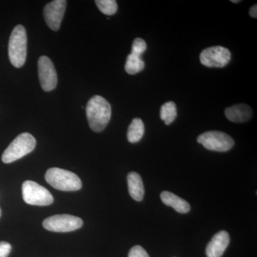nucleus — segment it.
I'll return each instance as SVG.
<instances>
[{
    "label": "nucleus",
    "mask_w": 257,
    "mask_h": 257,
    "mask_svg": "<svg viewBox=\"0 0 257 257\" xmlns=\"http://www.w3.org/2000/svg\"><path fill=\"white\" fill-rule=\"evenodd\" d=\"M66 8L67 1L65 0H55L51 2L45 7L43 11L44 18L47 26L51 30L53 31L60 30Z\"/></svg>",
    "instance_id": "nucleus-10"
},
{
    "label": "nucleus",
    "mask_w": 257,
    "mask_h": 257,
    "mask_svg": "<svg viewBox=\"0 0 257 257\" xmlns=\"http://www.w3.org/2000/svg\"><path fill=\"white\" fill-rule=\"evenodd\" d=\"M162 202L169 207H172L177 212L181 214H186L190 211V204L187 201L178 197L176 194L170 192H162L160 195Z\"/></svg>",
    "instance_id": "nucleus-13"
},
{
    "label": "nucleus",
    "mask_w": 257,
    "mask_h": 257,
    "mask_svg": "<svg viewBox=\"0 0 257 257\" xmlns=\"http://www.w3.org/2000/svg\"><path fill=\"white\" fill-rule=\"evenodd\" d=\"M145 62L142 60L141 57L130 53L126 58L125 70L128 74L133 75L142 72L145 68Z\"/></svg>",
    "instance_id": "nucleus-16"
},
{
    "label": "nucleus",
    "mask_w": 257,
    "mask_h": 257,
    "mask_svg": "<svg viewBox=\"0 0 257 257\" xmlns=\"http://www.w3.org/2000/svg\"><path fill=\"white\" fill-rule=\"evenodd\" d=\"M231 57V52L228 49L221 46L211 47L202 51L200 62L205 67L221 68L227 65Z\"/></svg>",
    "instance_id": "nucleus-8"
},
{
    "label": "nucleus",
    "mask_w": 257,
    "mask_h": 257,
    "mask_svg": "<svg viewBox=\"0 0 257 257\" xmlns=\"http://www.w3.org/2000/svg\"><path fill=\"white\" fill-rule=\"evenodd\" d=\"M230 236L226 231L216 233L207 244L206 254L207 257H221L229 246Z\"/></svg>",
    "instance_id": "nucleus-11"
},
{
    "label": "nucleus",
    "mask_w": 257,
    "mask_h": 257,
    "mask_svg": "<svg viewBox=\"0 0 257 257\" xmlns=\"http://www.w3.org/2000/svg\"><path fill=\"white\" fill-rule=\"evenodd\" d=\"M197 142L207 150L215 152L229 151L234 145V140L229 135L219 131L203 133L198 137Z\"/></svg>",
    "instance_id": "nucleus-6"
},
{
    "label": "nucleus",
    "mask_w": 257,
    "mask_h": 257,
    "mask_svg": "<svg viewBox=\"0 0 257 257\" xmlns=\"http://www.w3.org/2000/svg\"><path fill=\"white\" fill-rule=\"evenodd\" d=\"M252 114L251 108L245 104H236L225 109L226 118L235 123L246 122L251 119Z\"/></svg>",
    "instance_id": "nucleus-12"
},
{
    "label": "nucleus",
    "mask_w": 257,
    "mask_h": 257,
    "mask_svg": "<svg viewBox=\"0 0 257 257\" xmlns=\"http://www.w3.org/2000/svg\"><path fill=\"white\" fill-rule=\"evenodd\" d=\"M23 199L30 205L48 206L54 202V197L46 188L33 181H25L23 184Z\"/></svg>",
    "instance_id": "nucleus-5"
},
{
    "label": "nucleus",
    "mask_w": 257,
    "mask_h": 257,
    "mask_svg": "<svg viewBox=\"0 0 257 257\" xmlns=\"http://www.w3.org/2000/svg\"><path fill=\"white\" fill-rule=\"evenodd\" d=\"M95 3L103 14L113 15L117 12V3L115 0H96Z\"/></svg>",
    "instance_id": "nucleus-18"
},
{
    "label": "nucleus",
    "mask_w": 257,
    "mask_h": 257,
    "mask_svg": "<svg viewBox=\"0 0 257 257\" xmlns=\"http://www.w3.org/2000/svg\"><path fill=\"white\" fill-rule=\"evenodd\" d=\"M86 114L90 128L95 133H100L110 121V104L102 96H94L88 101Z\"/></svg>",
    "instance_id": "nucleus-1"
},
{
    "label": "nucleus",
    "mask_w": 257,
    "mask_h": 257,
    "mask_svg": "<svg viewBox=\"0 0 257 257\" xmlns=\"http://www.w3.org/2000/svg\"><path fill=\"white\" fill-rule=\"evenodd\" d=\"M240 1H234V0H232V1H231V3H239Z\"/></svg>",
    "instance_id": "nucleus-23"
},
{
    "label": "nucleus",
    "mask_w": 257,
    "mask_h": 257,
    "mask_svg": "<svg viewBox=\"0 0 257 257\" xmlns=\"http://www.w3.org/2000/svg\"><path fill=\"white\" fill-rule=\"evenodd\" d=\"M81 218L69 214H57L47 218L43 221V226L54 232H70L82 227Z\"/></svg>",
    "instance_id": "nucleus-7"
},
{
    "label": "nucleus",
    "mask_w": 257,
    "mask_h": 257,
    "mask_svg": "<svg viewBox=\"0 0 257 257\" xmlns=\"http://www.w3.org/2000/svg\"><path fill=\"white\" fill-rule=\"evenodd\" d=\"M38 74L40 85L45 92L54 90L57 87V74L53 62L47 56L38 60Z\"/></svg>",
    "instance_id": "nucleus-9"
},
{
    "label": "nucleus",
    "mask_w": 257,
    "mask_h": 257,
    "mask_svg": "<svg viewBox=\"0 0 257 257\" xmlns=\"http://www.w3.org/2000/svg\"><path fill=\"white\" fill-rule=\"evenodd\" d=\"M128 193L135 201L141 202L145 196V187L141 176L137 172H130L127 176Z\"/></svg>",
    "instance_id": "nucleus-14"
},
{
    "label": "nucleus",
    "mask_w": 257,
    "mask_h": 257,
    "mask_svg": "<svg viewBox=\"0 0 257 257\" xmlns=\"http://www.w3.org/2000/svg\"><path fill=\"white\" fill-rule=\"evenodd\" d=\"M36 143V140L31 134H21L5 150L2 160L5 164H10L20 160L31 153L35 150Z\"/></svg>",
    "instance_id": "nucleus-4"
},
{
    "label": "nucleus",
    "mask_w": 257,
    "mask_h": 257,
    "mask_svg": "<svg viewBox=\"0 0 257 257\" xmlns=\"http://www.w3.org/2000/svg\"><path fill=\"white\" fill-rule=\"evenodd\" d=\"M12 251V246L6 241H0V257H8Z\"/></svg>",
    "instance_id": "nucleus-21"
},
{
    "label": "nucleus",
    "mask_w": 257,
    "mask_h": 257,
    "mask_svg": "<svg viewBox=\"0 0 257 257\" xmlns=\"http://www.w3.org/2000/svg\"><path fill=\"white\" fill-rule=\"evenodd\" d=\"M47 182L54 188L64 192H74L82 188V181L78 176L63 169H49L45 175Z\"/></svg>",
    "instance_id": "nucleus-3"
},
{
    "label": "nucleus",
    "mask_w": 257,
    "mask_h": 257,
    "mask_svg": "<svg viewBox=\"0 0 257 257\" xmlns=\"http://www.w3.org/2000/svg\"><path fill=\"white\" fill-rule=\"evenodd\" d=\"M128 257H150V256L143 246L137 245L130 249Z\"/></svg>",
    "instance_id": "nucleus-20"
},
{
    "label": "nucleus",
    "mask_w": 257,
    "mask_h": 257,
    "mask_svg": "<svg viewBox=\"0 0 257 257\" xmlns=\"http://www.w3.org/2000/svg\"><path fill=\"white\" fill-rule=\"evenodd\" d=\"M249 15L253 18H257V6L256 5H253L252 8L249 10Z\"/></svg>",
    "instance_id": "nucleus-22"
},
{
    "label": "nucleus",
    "mask_w": 257,
    "mask_h": 257,
    "mask_svg": "<svg viewBox=\"0 0 257 257\" xmlns=\"http://www.w3.org/2000/svg\"><path fill=\"white\" fill-rule=\"evenodd\" d=\"M144 134H145V124L143 120L140 118H135L128 128V141L131 143H139L143 138Z\"/></svg>",
    "instance_id": "nucleus-15"
},
{
    "label": "nucleus",
    "mask_w": 257,
    "mask_h": 257,
    "mask_svg": "<svg viewBox=\"0 0 257 257\" xmlns=\"http://www.w3.org/2000/svg\"><path fill=\"white\" fill-rule=\"evenodd\" d=\"M28 50V36L25 28L21 25H17L10 37L8 52L10 62L17 68L25 63Z\"/></svg>",
    "instance_id": "nucleus-2"
},
{
    "label": "nucleus",
    "mask_w": 257,
    "mask_h": 257,
    "mask_svg": "<svg viewBox=\"0 0 257 257\" xmlns=\"http://www.w3.org/2000/svg\"><path fill=\"white\" fill-rule=\"evenodd\" d=\"M177 116V106L174 101H168L162 106L160 109L161 119L165 124L170 125L175 121Z\"/></svg>",
    "instance_id": "nucleus-17"
},
{
    "label": "nucleus",
    "mask_w": 257,
    "mask_h": 257,
    "mask_svg": "<svg viewBox=\"0 0 257 257\" xmlns=\"http://www.w3.org/2000/svg\"><path fill=\"white\" fill-rule=\"evenodd\" d=\"M2 215V211H1V208H0V217H1Z\"/></svg>",
    "instance_id": "nucleus-24"
},
{
    "label": "nucleus",
    "mask_w": 257,
    "mask_h": 257,
    "mask_svg": "<svg viewBox=\"0 0 257 257\" xmlns=\"http://www.w3.org/2000/svg\"><path fill=\"white\" fill-rule=\"evenodd\" d=\"M147 50V44L145 40L141 38L135 39L132 47L131 54L141 57L142 55Z\"/></svg>",
    "instance_id": "nucleus-19"
}]
</instances>
